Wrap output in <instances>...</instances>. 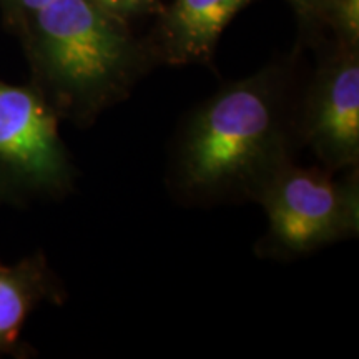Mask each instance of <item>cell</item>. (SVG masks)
<instances>
[{
  "mask_svg": "<svg viewBox=\"0 0 359 359\" xmlns=\"http://www.w3.org/2000/svg\"><path fill=\"white\" fill-rule=\"evenodd\" d=\"M65 291L42 251L15 263L0 262V356H20L22 331L35 309L60 304Z\"/></svg>",
  "mask_w": 359,
  "mask_h": 359,
  "instance_id": "8992f818",
  "label": "cell"
},
{
  "mask_svg": "<svg viewBox=\"0 0 359 359\" xmlns=\"http://www.w3.org/2000/svg\"><path fill=\"white\" fill-rule=\"evenodd\" d=\"M290 6L303 24H316L318 20H326L327 0H288Z\"/></svg>",
  "mask_w": 359,
  "mask_h": 359,
  "instance_id": "30bf717a",
  "label": "cell"
},
{
  "mask_svg": "<svg viewBox=\"0 0 359 359\" xmlns=\"http://www.w3.org/2000/svg\"><path fill=\"white\" fill-rule=\"evenodd\" d=\"M58 122L32 85L0 80V206L55 200L74 190L77 172Z\"/></svg>",
  "mask_w": 359,
  "mask_h": 359,
  "instance_id": "277c9868",
  "label": "cell"
},
{
  "mask_svg": "<svg viewBox=\"0 0 359 359\" xmlns=\"http://www.w3.org/2000/svg\"><path fill=\"white\" fill-rule=\"evenodd\" d=\"M298 137L330 172L358 168L359 58L358 47L343 43L323 62L298 120Z\"/></svg>",
  "mask_w": 359,
  "mask_h": 359,
  "instance_id": "5b68a950",
  "label": "cell"
},
{
  "mask_svg": "<svg viewBox=\"0 0 359 359\" xmlns=\"http://www.w3.org/2000/svg\"><path fill=\"white\" fill-rule=\"evenodd\" d=\"M334 175L290 161L269 180L257 198L268 218L263 251L296 258L358 235V168L348 170L341 180Z\"/></svg>",
  "mask_w": 359,
  "mask_h": 359,
  "instance_id": "3957f363",
  "label": "cell"
},
{
  "mask_svg": "<svg viewBox=\"0 0 359 359\" xmlns=\"http://www.w3.org/2000/svg\"><path fill=\"white\" fill-rule=\"evenodd\" d=\"M98 7L120 20L160 11L158 0H93Z\"/></svg>",
  "mask_w": 359,
  "mask_h": 359,
  "instance_id": "9c48e42d",
  "label": "cell"
},
{
  "mask_svg": "<svg viewBox=\"0 0 359 359\" xmlns=\"http://www.w3.org/2000/svg\"><path fill=\"white\" fill-rule=\"evenodd\" d=\"M52 2L53 0H2L6 11L22 25H24L35 12H39L40 8L47 7L48 4Z\"/></svg>",
  "mask_w": 359,
  "mask_h": 359,
  "instance_id": "8fae6325",
  "label": "cell"
},
{
  "mask_svg": "<svg viewBox=\"0 0 359 359\" xmlns=\"http://www.w3.org/2000/svg\"><path fill=\"white\" fill-rule=\"evenodd\" d=\"M32 87L60 120L90 125L127 98L140 52L125 22L93 0H53L24 24Z\"/></svg>",
  "mask_w": 359,
  "mask_h": 359,
  "instance_id": "7a4b0ae2",
  "label": "cell"
},
{
  "mask_svg": "<svg viewBox=\"0 0 359 359\" xmlns=\"http://www.w3.org/2000/svg\"><path fill=\"white\" fill-rule=\"evenodd\" d=\"M294 130L286 79L275 67L228 83L193 111L180 133L175 187L193 201H257L293 161Z\"/></svg>",
  "mask_w": 359,
  "mask_h": 359,
  "instance_id": "6da1fadb",
  "label": "cell"
},
{
  "mask_svg": "<svg viewBox=\"0 0 359 359\" xmlns=\"http://www.w3.org/2000/svg\"><path fill=\"white\" fill-rule=\"evenodd\" d=\"M326 20L334 25L341 42L358 47L359 0H327Z\"/></svg>",
  "mask_w": 359,
  "mask_h": 359,
  "instance_id": "ba28073f",
  "label": "cell"
},
{
  "mask_svg": "<svg viewBox=\"0 0 359 359\" xmlns=\"http://www.w3.org/2000/svg\"><path fill=\"white\" fill-rule=\"evenodd\" d=\"M253 0H173L160 24L161 55L170 64L205 62L219 35Z\"/></svg>",
  "mask_w": 359,
  "mask_h": 359,
  "instance_id": "52a82bcc",
  "label": "cell"
}]
</instances>
